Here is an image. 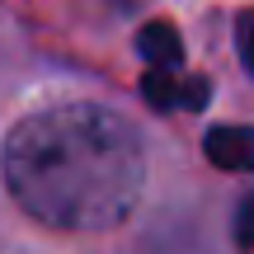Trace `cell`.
Here are the masks:
<instances>
[{"label": "cell", "mask_w": 254, "mask_h": 254, "mask_svg": "<svg viewBox=\"0 0 254 254\" xmlns=\"http://www.w3.org/2000/svg\"><path fill=\"white\" fill-rule=\"evenodd\" d=\"M236 43H240V62L254 71V9H245L236 24Z\"/></svg>", "instance_id": "cell-5"}, {"label": "cell", "mask_w": 254, "mask_h": 254, "mask_svg": "<svg viewBox=\"0 0 254 254\" xmlns=\"http://www.w3.org/2000/svg\"><path fill=\"white\" fill-rule=\"evenodd\" d=\"M136 52L151 62V71H174L184 47H179V33H174L170 24H146L141 33H136Z\"/></svg>", "instance_id": "cell-4"}, {"label": "cell", "mask_w": 254, "mask_h": 254, "mask_svg": "<svg viewBox=\"0 0 254 254\" xmlns=\"http://www.w3.org/2000/svg\"><path fill=\"white\" fill-rule=\"evenodd\" d=\"M207 155L217 170L250 174L254 170V127H212L207 132Z\"/></svg>", "instance_id": "cell-3"}, {"label": "cell", "mask_w": 254, "mask_h": 254, "mask_svg": "<svg viewBox=\"0 0 254 254\" xmlns=\"http://www.w3.org/2000/svg\"><path fill=\"white\" fill-rule=\"evenodd\" d=\"M236 240L245 250H254V193L240 202V212H236Z\"/></svg>", "instance_id": "cell-6"}, {"label": "cell", "mask_w": 254, "mask_h": 254, "mask_svg": "<svg viewBox=\"0 0 254 254\" xmlns=\"http://www.w3.org/2000/svg\"><path fill=\"white\" fill-rule=\"evenodd\" d=\"M141 94L155 109H202L207 104V80L202 75H174V71H146Z\"/></svg>", "instance_id": "cell-2"}, {"label": "cell", "mask_w": 254, "mask_h": 254, "mask_svg": "<svg viewBox=\"0 0 254 254\" xmlns=\"http://www.w3.org/2000/svg\"><path fill=\"white\" fill-rule=\"evenodd\" d=\"M5 184L28 217L57 231H109L146 179L141 136L104 104H57L5 136Z\"/></svg>", "instance_id": "cell-1"}]
</instances>
